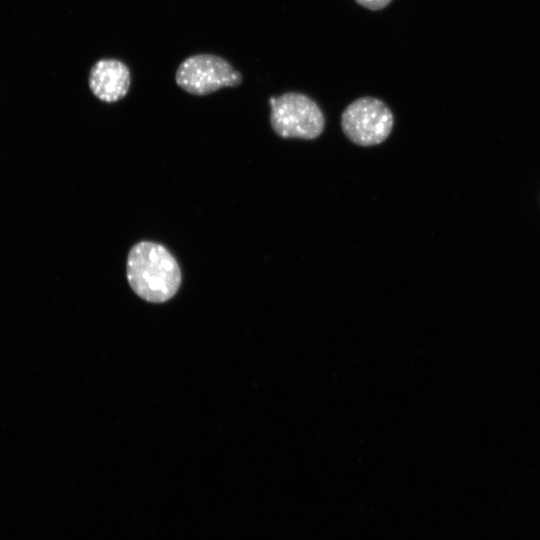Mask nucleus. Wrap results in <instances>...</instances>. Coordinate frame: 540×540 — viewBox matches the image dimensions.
I'll list each match as a JSON object with an SVG mask.
<instances>
[{"label": "nucleus", "instance_id": "7ed1b4c3", "mask_svg": "<svg viewBox=\"0 0 540 540\" xmlns=\"http://www.w3.org/2000/svg\"><path fill=\"white\" fill-rule=\"evenodd\" d=\"M394 117L380 99L364 96L351 102L342 112L341 127L347 138L359 146H374L390 135Z\"/></svg>", "mask_w": 540, "mask_h": 540}, {"label": "nucleus", "instance_id": "39448f33", "mask_svg": "<svg viewBox=\"0 0 540 540\" xmlns=\"http://www.w3.org/2000/svg\"><path fill=\"white\" fill-rule=\"evenodd\" d=\"M130 82L128 67L116 59L99 60L89 75V86L93 94L109 103L124 98L130 88Z\"/></svg>", "mask_w": 540, "mask_h": 540}, {"label": "nucleus", "instance_id": "f257e3e1", "mask_svg": "<svg viewBox=\"0 0 540 540\" xmlns=\"http://www.w3.org/2000/svg\"><path fill=\"white\" fill-rule=\"evenodd\" d=\"M126 275L132 290L142 299L162 303L179 289L181 272L176 259L161 244L142 241L128 253Z\"/></svg>", "mask_w": 540, "mask_h": 540}, {"label": "nucleus", "instance_id": "20e7f679", "mask_svg": "<svg viewBox=\"0 0 540 540\" xmlns=\"http://www.w3.org/2000/svg\"><path fill=\"white\" fill-rule=\"evenodd\" d=\"M176 83L194 95L210 94L222 87H235L242 75L222 57L199 54L185 59L176 71Z\"/></svg>", "mask_w": 540, "mask_h": 540}, {"label": "nucleus", "instance_id": "423d86ee", "mask_svg": "<svg viewBox=\"0 0 540 540\" xmlns=\"http://www.w3.org/2000/svg\"><path fill=\"white\" fill-rule=\"evenodd\" d=\"M355 2L368 10L380 11L386 8L392 0H355Z\"/></svg>", "mask_w": 540, "mask_h": 540}, {"label": "nucleus", "instance_id": "f03ea898", "mask_svg": "<svg viewBox=\"0 0 540 540\" xmlns=\"http://www.w3.org/2000/svg\"><path fill=\"white\" fill-rule=\"evenodd\" d=\"M270 124L282 138L316 139L324 130L325 119L319 105L299 92H286L269 99Z\"/></svg>", "mask_w": 540, "mask_h": 540}]
</instances>
